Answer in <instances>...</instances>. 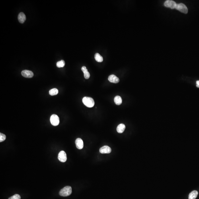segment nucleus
Instances as JSON below:
<instances>
[{"label":"nucleus","instance_id":"obj_2","mask_svg":"<svg viewBox=\"0 0 199 199\" xmlns=\"http://www.w3.org/2000/svg\"><path fill=\"white\" fill-rule=\"evenodd\" d=\"M82 102L84 105L89 108L93 107L94 105V100L90 97H84L82 99Z\"/></svg>","mask_w":199,"mask_h":199},{"label":"nucleus","instance_id":"obj_12","mask_svg":"<svg viewBox=\"0 0 199 199\" xmlns=\"http://www.w3.org/2000/svg\"><path fill=\"white\" fill-rule=\"evenodd\" d=\"M82 70L83 71V73H84V77L86 79H88L90 77V74L89 71H88V70L86 68V67L83 66L82 67Z\"/></svg>","mask_w":199,"mask_h":199},{"label":"nucleus","instance_id":"obj_9","mask_svg":"<svg viewBox=\"0 0 199 199\" xmlns=\"http://www.w3.org/2000/svg\"><path fill=\"white\" fill-rule=\"evenodd\" d=\"M75 144L77 148L79 149H82L83 148V140L81 138H77L76 140Z\"/></svg>","mask_w":199,"mask_h":199},{"label":"nucleus","instance_id":"obj_18","mask_svg":"<svg viewBox=\"0 0 199 199\" xmlns=\"http://www.w3.org/2000/svg\"><path fill=\"white\" fill-rule=\"evenodd\" d=\"M65 65V62L63 60H61L60 61H58L56 63V66L57 67H62L64 66Z\"/></svg>","mask_w":199,"mask_h":199},{"label":"nucleus","instance_id":"obj_14","mask_svg":"<svg viewBox=\"0 0 199 199\" xmlns=\"http://www.w3.org/2000/svg\"><path fill=\"white\" fill-rule=\"evenodd\" d=\"M198 195V192L197 191H195V190L193 191L189 194V199H195L197 197Z\"/></svg>","mask_w":199,"mask_h":199},{"label":"nucleus","instance_id":"obj_7","mask_svg":"<svg viewBox=\"0 0 199 199\" xmlns=\"http://www.w3.org/2000/svg\"><path fill=\"white\" fill-rule=\"evenodd\" d=\"M21 75L26 78H31L33 77V73L31 71L25 70L21 71Z\"/></svg>","mask_w":199,"mask_h":199},{"label":"nucleus","instance_id":"obj_21","mask_svg":"<svg viewBox=\"0 0 199 199\" xmlns=\"http://www.w3.org/2000/svg\"><path fill=\"white\" fill-rule=\"evenodd\" d=\"M196 86L198 88H199V81H197L196 82Z\"/></svg>","mask_w":199,"mask_h":199},{"label":"nucleus","instance_id":"obj_17","mask_svg":"<svg viewBox=\"0 0 199 199\" xmlns=\"http://www.w3.org/2000/svg\"><path fill=\"white\" fill-rule=\"evenodd\" d=\"M58 93V90L56 88L52 89L49 91V94L52 96L57 95Z\"/></svg>","mask_w":199,"mask_h":199},{"label":"nucleus","instance_id":"obj_6","mask_svg":"<svg viewBox=\"0 0 199 199\" xmlns=\"http://www.w3.org/2000/svg\"><path fill=\"white\" fill-rule=\"evenodd\" d=\"M58 159L62 162H65L67 160V156L65 152L64 151H61L58 156Z\"/></svg>","mask_w":199,"mask_h":199},{"label":"nucleus","instance_id":"obj_20","mask_svg":"<svg viewBox=\"0 0 199 199\" xmlns=\"http://www.w3.org/2000/svg\"><path fill=\"white\" fill-rule=\"evenodd\" d=\"M21 197L19 194H16L10 197L8 199H20Z\"/></svg>","mask_w":199,"mask_h":199},{"label":"nucleus","instance_id":"obj_10","mask_svg":"<svg viewBox=\"0 0 199 199\" xmlns=\"http://www.w3.org/2000/svg\"><path fill=\"white\" fill-rule=\"evenodd\" d=\"M108 81L111 83H117L119 81V79L114 75H111L108 77Z\"/></svg>","mask_w":199,"mask_h":199},{"label":"nucleus","instance_id":"obj_3","mask_svg":"<svg viewBox=\"0 0 199 199\" xmlns=\"http://www.w3.org/2000/svg\"><path fill=\"white\" fill-rule=\"evenodd\" d=\"M176 9L183 13L187 14L188 12V9L186 6L183 3H181L177 4Z\"/></svg>","mask_w":199,"mask_h":199},{"label":"nucleus","instance_id":"obj_8","mask_svg":"<svg viewBox=\"0 0 199 199\" xmlns=\"http://www.w3.org/2000/svg\"><path fill=\"white\" fill-rule=\"evenodd\" d=\"M111 152V148L107 146H102L100 149V152L102 154L110 153Z\"/></svg>","mask_w":199,"mask_h":199},{"label":"nucleus","instance_id":"obj_11","mask_svg":"<svg viewBox=\"0 0 199 199\" xmlns=\"http://www.w3.org/2000/svg\"><path fill=\"white\" fill-rule=\"evenodd\" d=\"M18 19V20L20 23H23L26 20V16L23 13L21 12L19 14Z\"/></svg>","mask_w":199,"mask_h":199},{"label":"nucleus","instance_id":"obj_16","mask_svg":"<svg viewBox=\"0 0 199 199\" xmlns=\"http://www.w3.org/2000/svg\"><path fill=\"white\" fill-rule=\"evenodd\" d=\"M95 59L97 62H101L103 61V59L102 56L100 54L96 53L95 55Z\"/></svg>","mask_w":199,"mask_h":199},{"label":"nucleus","instance_id":"obj_13","mask_svg":"<svg viewBox=\"0 0 199 199\" xmlns=\"http://www.w3.org/2000/svg\"><path fill=\"white\" fill-rule=\"evenodd\" d=\"M125 129V126L124 124H120L117 127V131L119 133H122L124 132Z\"/></svg>","mask_w":199,"mask_h":199},{"label":"nucleus","instance_id":"obj_4","mask_svg":"<svg viewBox=\"0 0 199 199\" xmlns=\"http://www.w3.org/2000/svg\"><path fill=\"white\" fill-rule=\"evenodd\" d=\"M50 122L51 124L53 126H56L58 125L59 123V118L58 115L55 114L51 115Z\"/></svg>","mask_w":199,"mask_h":199},{"label":"nucleus","instance_id":"obj_19","mask_svg":"<svg viewBox=\"0 0 199 199\" xmlns=\"http://www.w3.org/2000/svg\"><path fill=\"white\" fill-rule=\"evenodd\" d=\"M6 136L3 133H0V142H2L6 139Z\"/></svg>","mask_w":199,"mask_h":199},{"label":"nucleus","instance_id":"obj_15","mask_svg":"<svg viewBox=\"0 0 199 199\" xmlns=\"http://www.w3.org/2000/svg\"><path fill=\"white\" fill-rule=\"evenodd\" d=\"M115 103L117 105H120L122 104V99L120 96H117L115 97L114 99Z\"/></svg>","mask_w":199,"mask_h":199},{"label":"nucleus","instance_id":"obj_1","mask_svg":"<svg viewBox=\"0 0 199 199\" xmlns=\"http://www.w3.org/2000/svg\"><path fill=\"white\" fill-rule=\"evenodd\" d=\"M72 193V189L71 186H66L60 191L59 194L62 197H67L69 196Z\"/></svg>","mask_w":199,"mask_h":199},{"label":"nucleus","instance_id":"obj_5","mask_svg":"<svg viewBox=\"0 0 199 199\" xmlns=\"http://www.w3.org/2000/svg\"><path fill=\"white\" fill-rule=\"evenodd\" d=\"M177 4L174 1L171 0H168L164 2V5L167 7H168L172 9L176 8Z\"/></svg>","mask_w":199,"mask_h":199}]
</instances>
